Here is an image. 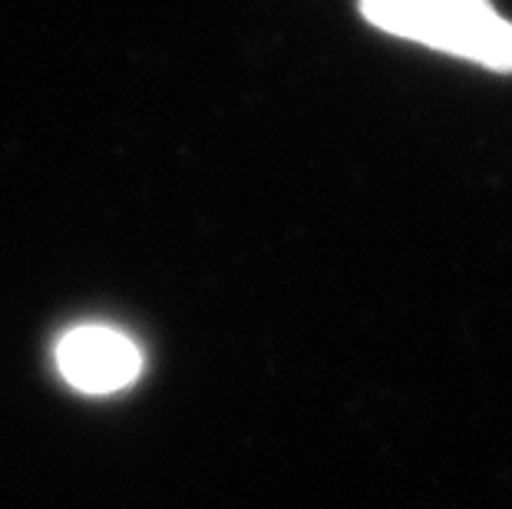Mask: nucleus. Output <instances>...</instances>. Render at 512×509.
Returning <instances> with one entry per match:
<instances>
[{
  "instance_id": "1",
  "label": "nucleus",
  "mask_w": 512,
  "mask_h": 509,
  "mask_svg": "<svg viewBox=\"0 0 512 509\" xmlns=\"http://www.w3.org/2000/svg\"><path fill=\"white\" fill-rule=\"evenodd\" d=\"M361 14L384 34L512 73V24L489 0H361Z\"/></svg>"
},
{
  "instance_id": "2",
  "label": "nucleus",
  "mask_w": 512,
  "mask_h": 509,
  "mask_svg": "<svg viewBox=\"0 0 512 509\" xmlns=\"http://www.w3.org/2000/svg\"><path fill=\"white\" fill-rule=\"evenodd\" d=\"M57 367L76 391L106 397L126 391L143 371V354L126 334L113 328H73L57 344Z\"/></svg>"
}]
</instances>
